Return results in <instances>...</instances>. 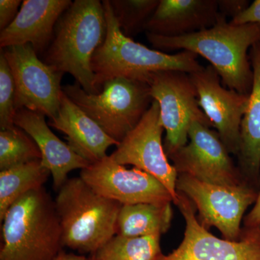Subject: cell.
<instances>
[{
	"label": "cell",
	"instance_id": "obj_2",
	"mask_svg": "<svg viewBox=\"0 0 260 260\" xmlns=\"http://www.w3.org/2000/svg\"><path fill=\"white\" fill-rule=\"evenodd\" d=\"M107 29L102 2L75 0L58 20L43 61L74 77L86 93L98 95L102 90L95 83L91 60L105 41Z\"/></svg>",
	"mask_w": 260,
	"mask_h": 260
},
{
	"label": "cell",
	"instance_id": "obj_22",
	"mask_svg": "<svg viewBox=\"0 0 260 260\" xmlns=\"http://www.w3.org/2000/svg\"><path fill=\"white\" fill-rule=\"evenodd\" d=\"M161 254L160 236L116 235L91 257L94 260H157Z\"/></svg>",
	"mask_w": 260,
	"mask_h": 260
},
{
	"label": "cell",
	"instance_id": "obj_10",
	"mask_svg": "<svg viewBox=\"0 0 260 260\" xmlns=\"http://www.w3.org/2000/svg\"><path fill=\"white\" fill-rule=\"evenodd\" d=\"M178 194L175 205L186 223L184 239L177 249L157 260H260V225L244 227L237 241L219 239L200 223L190 200Z\"/></svg>",
	"mask_w": 260,
	"mask_h": 260
},
{
	"label": "cell",
	"instance_id": "obj_20",
	"mask_svg": "<svg viewBox=\"0 0 260 260\" xmlns=\"http://www.w3.org/2000/svg\"><path fill=\"white\" fill-rule=\"evenodd\" d=\"M172 203H140L121 206L117 220V234L126 237L161 236L172 225Z\"/></svg>",
	"mask_w": 260,
	"mask_h": 260
},
{
	"label": "cell",
	"instance_id": "obj_11",
	"mask_svg": "<svg viewBox=\"0 0 260 260\" xmlns=\"http://www.w3.org/2000/svg\"><path fill=\"white\" fill-rule=\"evenodd\" d=\"M230 154L217 131L194 121L188 133V143L169 159L178 174L216 185H239L246 181Z\"/></svg>",
	"mask_w": 260,
	"mask_h": 260
},
{
	"label": "cell",
	"instance_id": "obj_21",
	"mask_svg": "<svg viewBox=\"0 0 260 260\" xmlns=\"http://www.w3.org/2000/svg\"><path fill=\"white\" fill-rule=\"evenodd\" d=\"M50 175L41 160L0 171V220L19 198L29 191L44 187Z\"/></svg>",
	"mask_w": 260,
	"mask_h": 260
},
{
	"label": "cell",
	"instance_id": "obj_27",
	"mask_svg": "<svg viewBox=\"0 0 260 260\" xmlns=\"http://www.w3.org/2000/svg\"><path fill=\"white\" fill-rule=\"evenodd\" d=\"M219 12L227 18H233L242 13L249 5L247 0H218Z\"/></svg>",
	"mask_w": 260,
	"mask_h": 260
},
{
	"label": "cell",
	"instance_id": "obj_12",
	"mask_svg": "<svg viewBox=\"0 0 260 260\" xmlns=\"http://www.w3.org/2000/svg\"><path fill=\"white\" fill-rule=\"evenodd\" d=\"M164 128L160 107L154 100L145 115L110 156L121 166L132 165L156 178L172 194L175 204L178 173L169 162L162 142Z\"/></svg>",
	"mask_w": 260,
	"mask_h": 260
},
{
	"label": "cell",
	"instance_id": "obj_1",
	"mask_svg": "<svg viewBox=\"0 0 260 260\" xmlns=\"http://www.w3.org/2000/svg\"><path fill=\"white\" fill-rule=\"evenodd\" d=\"M156 50L191 51L211 63L224 86L249 95L253 71L248 51L260 39V24L234 25L223 17L212 28L176 37H160L146 32Z\"/></svg>",
	"mask_w": 260,
	"mask_h": 260
},
{
	"label": "cell",
	"instance_id": "obj_26",
	"mask_svg": "<svg viewBox=\"0 0 260 260\" xmlns=\"http://www.w3.org/2000/svg\"><path fill=\"white\" fill-rule=\"evenodd\" d=\"M20 0H1L0 1V29L4 30L13 23L21 5Z\"/></svg>",
	"mask_w": 260,
	"mask_h": 260
},
{
	"label": "cell",
	"instance_id": "obj_15",
	"mask_svg": "<svg viewBox=\"0 0 260 260\" xmlns=\"http://www.w3.org/2000/svg\"><path fill=\"white\" fill-rule=\"evenodd\" d=\"M70 0H24L16 18L0 34L2 49L30 44L38 54L47 50L58 20Z\"/></svg>",
	"mask_w": 260,
	"mask_h": 260
},
{
	"label": "cell",
	"instance_id": "obj_16",
	"mask_svg": "<svg viewBox=\"0 0 260 260\" xmlns=\"http://www.w3.org/2000/svg\"><path fill=\"white\" fill-rule=\"evenodd\" d=\"M15 125L25 131L37 143L42 153V164L51 173L53 186L59 190L75 169H84L90 162L82 158L68 143L61 141L49 129L45 116L28 109L17 111Z\"/></svg>",
	"mask_w": 260,
	"mask_h": 260
},
{
	"label": "cell",
	"instance_id": "obj_14",
	"mask_svg": "<svg viewBox=\"0 0 260 260\" xmlns=\"http://www.w3.org/2000/svg\"><path fill=\"white\" fill-rule=\"evenodd\" d=\"M189 75L198 92L200 107L213 123L229 153L237 156L249 95L224 88L212 65Z\"/></svg>",
	"mask_w": 260,
	"mask_h": 260
},
{
	"label": "cell",
	"instance_id": "obj_7",
	"mask_svg": "<svg viewBox=\"0 0 260 260\" xmlns=\"http://www.w3.org/2000/svg\"><path fill=\"white\" fill-rule=\"evenodd\" d=\"M148 83L153 100L160 107V120L167 133L164 146L168 158L188 143L193 121L213 126L200 107L198 92L189 73L179 70L158 72L150 75Z\"/></svg>",
	"mask_w": 260,
	"mask_h": 260
},
{
	"label": "cell",
	"instance_id": "obj_24",
	"mask_svg": "<svg viewBox=\"0 0 260 260\" xmlns=\"http://www.w3.org/2000/svg\"><path fill=\"white\" fill-rule=\"evenodd\" d=\"M109 3L121 32L132 38L145 31L160 0H109Z\"/></svg>",
	"mask_w": 260,
	"mask_h": 260
},
{
	"label": "cell",
	"instance_id": "obj_3",
	"mask_svg": "<svg viewBox=\"0 0 260 260\" xmlns=\"http://www.w3.org/2000/svg\"><path fill=\"white\" fill-rule=\"evenodd\" d=\"M107 20L105 41L94 53L91 60L98 88L102 91L106 82L117 78L148 83L153 73L179 70L191 74L203 70L198 55L188 51L169 54L135 42L121 32L109 0L102 1Z\"/></svg>",
	"mask_w": 260,
	"mask_h": 260
},
{
	"label": "cell",
	"instance_id": "obj_8",
	"mask_svg": "<svg viewBox=\"0 0 260 260\" xmlns=\"http://www.w3.org/2000/svg\"><path fill=\"white\" fill-rule=\"evenodd\" d=\"M177 190L192 203L203 227L217 228L223 239L237 241L242 234L241 224L244 213L255 203L259 189L246 182L237 186H220L179 174Z\"/></svg>",
	"mask_w": 260,
	"mask_h": 260
},
{
	"label": "cell",
	"instance_id": "obj_25",
	"mask_svg": "<svg viewBox=\"0 0 260 260\" xmlns=\"http://www.w3.org/2000/svg\"><path fill=\"white\" fill-rule=\"evenodd\" d=\"M15 86L11 70L4 54L0 55V127L9 129L15 126Z\"/></svg>",
	"mask_w": 260,
	"mask_h": 260
},
{
	"label": "cell",
	"instance_id": "obj_31",
	"mask_svg": "<svg viewBox=\"0 0 260 260\" xmlns=\"http://www.w3.org/2000/svg\"><path fill=\"white\" fill-rule=\"evenodd\" d=\"M89 260H94V259H93V258L90 257V259H89Z\"/></svg>",
	"mask_w": 260,
	"mask_h": 260
},
{
	"label": "cell",
	"instance_id": "obj_5",
	"mask_svg": "<svg viewBox=\"0 0 260 260\" xmlns=\"http://www.w3.org/2000/svg\"><path fill=\"white\" fill-rule=\"evenodd\" d=\"M54 204L63 246L93 254L117 234L122 205L98 194L80 177L65 181Z\"/></svg>",
	"mask_w": 260,
	"mask_h": 260
},
{
	"label": "cell",
	"instance_id": "obj_19",
	"mask_svg": "<svg viewBox=\"0 0 260 260\" xmlns=\"http://www.w3.org/2000/svg\"><path fill=\"white\" fill-rule=\"evenodd\" d=\"M253 83L241 126L238 168L248 184L260 186V39L249 49Z\"/></svg>",
	"mask_w": 260,
	"mask_h": 260
},
{
	"label": "cell",
	"instance_id": "obj_6",
	"mask_svg": "<svg viewBox=\"0 0 260 260\" xmlns=\"http://www.w3.org/2000/svg\"><path fill=\"white\" fill-rule=\"evenodd\" d=\"M62 90L119 144L154 101L148 83L124 78L106 82L98 95L86 93L77 83L64 85Z\"/></svg>",
	"mask_w": 260,
	"mask_h": 260
},
{
	"label": "cell",
	"instance_id": "obj_28",
	"mask_svg": "<svg viewBox=\"0 0 260 260\" xmlns=\"http://www.w3.org/2000/svg\"><path fill=\"white\" fill-rule=\"evenodd\" d=\"M230 23L234 25L260 24V0H255L242 13L233 18Z\"/></svg>",
	"mask_w": 260,
	"mask_h": 260
},
{
	"label": "cell",
	"instance_id": "obj_4",
	"mask_svg": "<svg viewBox=\"0 0 260 260\" xmlns=\"http://www.w3.org/2000/svg\"><path fill=\"white\" fill-rule=\"evenodd\" d=\"M1 222L0 260H54L62 251L54 200L44 187L19 198Z\"/></svg>",
	"mask_w": 260,
	"mask_h": 260
},
{
	"label": "cell",
	"instance_id": "obj_29",
	"mask_svg": "<svg viewBox=\"0 0 260 260\" xmlns=\"http://www.w3.org/2000/svg\"><path fill=\"white\" fill-rule=\"evenodd\" d=\"M244 225L245 228H254L260 225V186L255 203L252 209L244 218Z\"/></svg>",
	"mask_w": 260,
	"mask_h": 260
},
{
	"label": "cell",
	"instance_id": "obj_18",
	"mask_svg": "<svg viewBox=\"0 0 260 260\" xmlns=\"http://www.w3.org/2000/svg\"><path fill=\"white\" fill-rule=\"evenodd\" d=\"M49 124L64 133L68 144L90 164L100 161L107 156L108 149L119 145L64 92L57 115Z\"/></svg>",
	"mask_w": 260,
	"mask_h": 260
},
{
	"label": "cell",
	"instance_id": "obj_13",
	"mask_svg": "<svg viewBox=\"0 0 260 260\" xmlns=\"http://www.w3.org/2000/svg\"><path fill=\"white\" fill-rule=\"evenodd\" d=\"M80 177L98 194L122 205L174 203L156 178L137 168L126 169L110 155L82 169Z\"/></svg>",
	"mask_w": 260,
	"mask_h": 260
},
{
	"label": "cell",
	"instance_id": "obj_30",
	"mask_svg": "<svg viewBox=\"0 0 260 260\" xmlns=\"http://www.w3.org/2000/svg\"><path fill=\"white\" fill-rule=\"evenodd\" d=\"M54 260H89L85 256L61 251Z\"/></svg>",
	"mask_w": 260,
	"mask_h": 260
},
{
	"label": "cell",
	"instance_id": "obj_17",
	"mask_svg": "<svg viewBox=\"0 0 260 260\" xmlns=\"http://www.w3.org/2000/svg\"><path fill=\"white\" fill-rule=\"evenodd\" d=\"M218 0H160L145 31L181 37L212 28L223 18Z\"/></svg>",
	"mask_w": 260,
	"mask_h": 260
},
{
	"label": "cell",
	"instance_id": "obj_9",
	"mask_svg": "<svg viewBox=\"0 0 260 260\" xmlns=\"http://www.w3.org/2000/svg\"><path fill=\"white\" fill-rule=\"evenodd\" d=\"M15 86L16 110L25 109L52 119L61 104L63 74L38 57L30 44L5 48Z\"/></svg>",
	"mask_w": 260,
	"mask_h": 260
},
{
	"label": "cell",
	"instance_id": "obj_23",
	"mask_svg": "<svg viewBox=\"0 0 260 260\" xmlns=\"http://www.w3.org/2000/svg\"><path fill=\"white\" fill-rule=\"evenodd\" d=\"M42 153L37 143L23 129L14 126L0 132V171L41 160Z\"/></svg>",
	"mask_w": 260,
	"mask_h": 260
}]
</instances>
